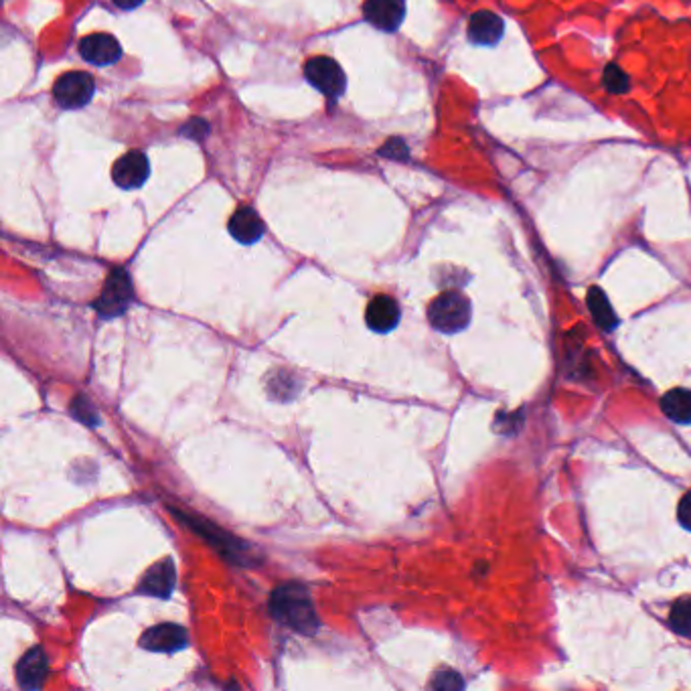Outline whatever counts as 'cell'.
<instances>
[{
    "instance_id": "8",
    "label": "cell",
    "mask_w": 691,
    "mask_h": 691,
    "mask_svg": "<svg viewBox=\"0 0 691 691\" xmlns=\"http://www.w3.org/2000/svg\"><path fill=\"white\" fill-rule=\"evenodd\" d=\"M466 35L472 45L495 47L505 35V21L493 11H477L471 14Z\"/></svg>"
},
{
    "instance_id": "9",
    "label": "cell",
    "mask_w": 691,
    "mask_h": 691,
    "mask_svg": "<svg viewBox=\"0 0 691 691\" xmlns=\"http://www.w3.org/2000/svg\"><path fill=\"white\" fill-rule=\"evenodd\" d=\"M365 21L379 31L394 33L406 16V0H365Z\"/></svg>"
},
{
    "instance_id": "19",
    "label": "cell",
    "mask_w": 691,
    "mask_h": 691,
    "mask_svg": "<svg viewBox=\"0 0 691 691\" xmlns=\"http://www.w3.org/2000/svg\"><path fill=\"white\" fill-rule=\"evenodd\" d=\"M602 83H604V89L611 91V94H624V91H629L630 88V79L627 73H624L619 65H606L604 68V73H602Z\"/></svg>"
},
{
    "instance_id": "22",
    "label": "cell",
    "mask_w": 691,
    "mask_h": 691,
    "mask_svg": "<svg viewBox=\"0 0 691 691\" xmlns=\"http://www.w3.org/2000/svg\"><path fill=\"white\" fill-rule=\"evenodd\" d=\"M145 0H114V5L122 8V11H132V8H138Z\"/></svg>"
},
{
    "instance_id": "13",
    "label": "cell",
    "mask_w": 691,
    "mask_h": 691,
    "mask_svg": "<svg viewBox=\"0 0 691 691\" xmlns=\"http://www.w3.org/2000/svg\"><path fill=\"white\" fill-rule=\"evenodd\" d=\"M49 671L47 655L41 647L31 649V651L23 657L16 665V679L23 689H39L45 684Z\"/></svg>"
},
{
    "instance_id": "10",
    "label": "cell",
    "mask_w": 691,
    "mask_h": 691,
    "mask_svg": "<svg viewBox=\"0 0 691 691\" xmlns=\"http://www.w3.org/2000/svg\"><path fill=\"white\" fill-rule=\"evenodd\" d=\"M187 643H189L187 630L182 629L181 624H174V622L156 624V627L148 629L143 635V639H140V645L154 653H174L179 651V649H185Z\"/></svg>"
},
{
    "instance_id": "15",
    "label": "cell",
    "mask_w": 691,
    "mask_h": 691,
    "mask_svg": "<svg viewBox=\"0 0 691 691\" xmlns=\"http://www.w3.org/2000/svg\"><path fill=\"white\" fill-rule=\"evenodd\" d=\"M231 238L244 246H252L264 236V221L252 207H239L229 219Z\"/></svg>"
},
{
    "instance_id": "11",
    "label": "cell",
    "mask_w": 691,
    "mask_h": 691,
    "mask_svg": "<svg viewBox=\"0 0 691 691\" xmlns=\"http://www.w3.org/2000/svg\"><path fill=\"white\" fill-rule=\"evenodd\" d=\"M174 515H177V518H181V519H185L181 513H174ZM185 521L189 523L191 528H193V531H199V534H201L205 539H210L223 556L229 557V560H233L236 564H246V562H241V560H246V549H247L246 544H239V541H236L231 536L221 534L219 528H215L207 521H199L197 518H191Z\"/></svg>"
},
{
    "instance_id": "2",
    "label": "cell",
    "mask_w": 691,
    "mask_h": 691,
    "mask_svg": "<svg viewBox=\"0 0 691 691\" xmlns=\"http://www.w3.org/2000/svg\"><path fill=\"white\" fill-rule=\"evenodd\" d=\"M471 313L469 298L461 293H454V290H448V293H443L430 303L428 321L432 327L444 332V335H454V332H461L469 327Z\"/></svg>"
},
{
    "instance_id": "1",
    "label": "cell",
    "mask_w": 691,
    "mask_h": 691,
    "mask_svg": "<svg viewBox=\"0 0 691 691\" xmlns=\"http://www.w3.org/2000/svg\"><path fill=\"white\" fill-rule=\"evenodd\" d=\"M270 612L278 622L286 624L301 635H314L319 630V616L308 590L301 584H285L270 596Z\"/></svg>"
},
{
    "instance_id": "4",
    "label": "cell",
    "mask_w": 691,
    "mask_h": 691,
    "mask_svg": "<svg viewBox=\"0 0 691 691\" xmlns=\"http://www.w3.org/2000/svg\"><path fill=\"white\" fill-rule=\"evenodd\" d=\"M96 83L94 78L86 71H68L61 78H57L53 86V98L65 110H78L89 104L94 98Z\"/></svg>"
},
{
    "instance_id": "5",
    "label": "cell",
    "mask_w": 691,
    "mask_h": 691,
    "mask_svg": "<svg viewBox=\"0 0 691 691\" xmlns=\"http://www.w3.org/2000/svg\"><path fill=\"white\" fill-rule=\"evenodd\" d=\"M304 78L313 88L331 99L343 94L347 86L345 71L331 57H313V60H308L304 63Z\"/></svg>"
},
{
    "instance_id": "17",
    "label": "cell",
    "mask_w": 691,
    "mask_h": 691,
    "mask_svg": "<svg viewBox=\"0 0 691 691\" xmlns=\"http://www.w3.org/2000/svg\"><path fill=\"white\" fill-rule=\"evenodd\" d=\"M588 308H590V313H593L596 324L602 331L616 329V324H619V319H616V314L612 311L609 298H606V294L602 293L601 288H593L588 293Z\"/></svg>"
},
{
    "instance_id": "18",
    "label": "cell",
    "mask_w": 691,
    "mask_h": 691,
    "mask_svg": "<svg viewBox=\"0 0 691 691\" xmlns=\"http://www.w3.org/2000/svg\"><path fill=\"white\" fill-rule=\"evenodd\" d=\"M669 624L679 635L691 639V596L681 598V601L673 604L669 612Z\"/></svg>"
},
{
    "instance_id": "7",
    "label": "cell",
    "mask_w": 691,
    "mask_h": 691,
    "mask_svg": "<svg viewBox=\"0 0 691 691\" xmlns=\"http://www.w3.org/2000/svg\"><path fill=\"white\" fill-rule=\"evenodd\" d=\"M148 177H151V164H148V158L138 151L126 153L112 166V181L120 189L143 187Z\"/></svg>"
},
{
    "instance_id": "12",
    "label": "cell",
    "mask_w": 691,
    "mask_h": 691,
    "mask_svg": "<svg viewBox=\"0 0 691 691\" xmlns=\"http://www.w3.org/2000/svg\"><path fill=\"white\" fill-rule=\"evenodd\" d=\"M174 576H177L174 574V564L171 562V557H166V560L156 562L146 570L143 580H140L138 590L148 596L169 598L174 588Z\"/></svg>"
},
{
    "instance_id": "20",
    "label": "cell",
    "mask_w": 691,
    "mask_h": 691,
    "mask_svg": "<svg viewBox=\"0 0 691 691\" xmlns=\"http://www.w3.org/2000/svg\"><path fill=\"white\" fill-rule=\"evenodd\" d=\"M71 414L73 418L88 424V426H96L98 424V412L96 407L89 404V399L86 396H78L76 399L71 402Z\"/></svg>"
},
{
    "instance_id": "16",
    "label": "cell",
    "mask_w": 691,
    "mask_h": 691,
    "mask_svg": "<svg viewBox=\"0 0 691 691\" xmlns=\"http://www.w3.org/2000/svg\"><path fill=\"white\" fill-rule=\"evenodd\" d=\"M661 410L676 424H691V391L684 388L668 391L661 399Z\"/></svg>"
},
{
    "instance_id": "6",
    "label": "cell",
    "mask_w": 691,
    "mask_h": 691,
    "mask_svg": "<svg viewBox=\"0 0 691 691\" xmlns=\"http://www.w3.org/2000/svg\"><path fill=\"white\" fill-rule=\"evenodd\" d=\"M79 55L91 65L106 68V65L120 61L122 47L114 35L94 33V35H88L79 41Z\"/></svg>"
},
{
    "instance_id": "3",
    "label": "cell",
    "mask_w": 691,
    "mask_h": 691,
    "mask_svg": "<svg viewBox=\"0 0 691 691\" xmlns=\"http://www.w3.org/2000/svg\"><path fill=\"white\" fill-rule=\"evenodd\" d=\"M132 296H135V288H132L128 272L116 268L110 272V276H107L102 294L98 296L94 306L102 319H114V316L126 313V308L132 303Z\"/></svg>"
},
{
    "instance_id": "14",
    "label": "cell",
    "mask_w": 691,
    "mask_h": 691,
    "mask_svg": "<svg viewBox=\"0 0 691 691\" xmlns=\"http://www.w3.org/2000/svg\"><path fill=\"white\" fill-rule=\"evenodd\" d=\"M365 321H368V327L376 332H389L397 327L399 322V306L394 301V298L388 294H379L376 298H371V303L368 304V311H365Z\"/></svg>"
},
{
    "instance_id": "21",
    "label": "cell",
    "mask_w": 691,
    "mask_h": 691,
    "mask_svg": "<svg viewBox=\"0 0 691 691\" xmlns=\"http://www.w3.org/2000/svg\"><path fill=\"white\" fill-rule=\"evenodd\" d=\"M677 519L681 526L691 531V490L681 497L679 507H677Z\"/></svg>"
}]
</instances>
